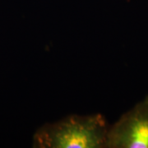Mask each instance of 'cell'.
<instances>
[{"instance_id":"1","label":"cell","mask_w":148,"mask_h":148,"mask_svg":"<svg viewBox=\"0 0 148 148\" xmlns=\"http://www.w3.org/2000/svg\"><path fill=\"white\" fill-rule=\"evenodd\" d=\"M110 125L101 114H71L40 126L33 136L36 148H106Z\"/></svg>"},{"instance_id":"2","label":"cell","mask_w":148,"mask_h":148,"mask_svg":"<svg viewBox=\"0 0 148 148\" xmlns=\"http://www.w3.org/2000/svg\"><path fill=\"white\" fill-rule=\"evenodd\" d=\"M106 148H148V95L110 125Z\"/></svg>"}]
</instances>
